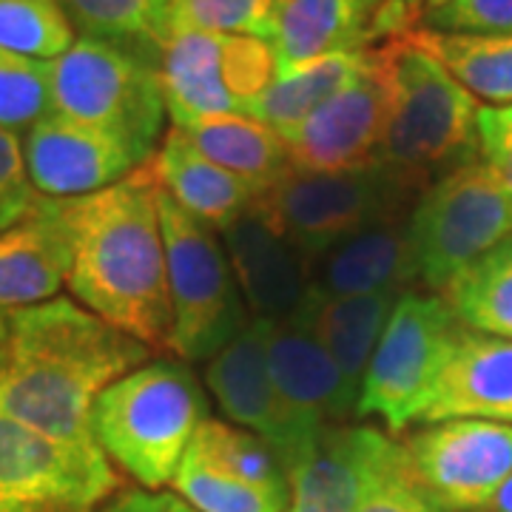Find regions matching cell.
I'll return each mask as SVG.
<instances>
[{"mask_svg": "<svg viewBox=\"0 0 512 512\" xmlns=\"http://www.w3.org/2000/svg\"><path fill=\"white\" fill-rule=\"evenodd\" d=\"M367 69H370V49L336 52V55L311 60L293 72L276 77L251 106L248 117H254L276 131H285V128L302 123L305 117H311L313 111L325 106L330 97L345 92Z\"/></svg>", "mask_w": 512, "mask_h": 512, "instance_id": "cell-28", "label": "cell"}, {"mask_svg": "<svg viewBox=\"0 0 512 512\" xmlns=\"http://www.w3.org/2000/svg\"><path fill=\"white\" fill-rule=\"evenodd\" d=\"M271 322L274 319L262 316L245 322V328L208 362L205 382L222 413L265 441L291 476V470L311 456L328 427L316 430L282 402L268 359Z\"/></svg>", "mask_w": 512, "mask_h": 512, "instance_id": "cell-14", "label": "cell"}, {"mask_svg": "<svg viewBox=\"0 0 512 512\" xmlns=\"http://www.w3.org/2000/svg\"><path fill=\"white\" fill-rule=\"evenodd\" d=\"M419 26L439 32H512V0H450L424 12Z\"/></svg>", "mask_w": 512, "mask_h": 512, "instance_id": "cell-35", "label": "cell"}, {"mask_svg": "<svg viewBox=\"0 0 512 512\" xmlns=\"http://www.w3.org/2000/svg\"><path fill=\"white\" fill-rule=\"evenodd\" d=\"M276 77L336 52L373 49L365 0H271Z\"/></svg>", "mask_w": 512, "mask_h": 512, "instance_id": "cell-23", "label": "cell"}, {"mask_svg": "<svg viewBox=\"0 0 512 512\" xmlns=\"http://www.w3.org/2000/svg\"><path fill=\"white\" fill-rule=\"evenodd\" d=\"M402 37L439 60L444 72L478 103L493 109L512 103V32H439L413 26Z\"/></svg>", "mask_w": 512, "mask_h": 512, "instance_id": "cell-27", "label": "cell"}, {"mask_svg": "<svg viewBox=\"0 0 512 512\" xmlns=\"http://www.w3.org/2000/svg\"><path fill=\"white\" fill-rule=\"evenodd\" d=\"M146 359L148 345L72 299L12 311V342L0 370V416L57 439L94 441L97 396Z\"/></svg>", "mask_w": 512, "mask_h": 512, "instance_id": "cell-1", "label": "cell"}, {"mask_svg": "<svg viewBox=\"0 0 512 512\" xmlns=\"http://www.w3.org/2000/svg\"><path fill=\"white\" fill-rule=\"evenodd\" d=\"M72 271L69 200L37 197L32 211L0 231V308L20 311L55 299Z\"/></svg>", "mask_w": 512, "mask_h": 512, "instance_id": "cell-17", "label": "cell"}, {"mask_svg": "<svg viewBox=\"0 0 512 512\" xmlns=\"http://www.w3.org/2000/svg\"><path fill=\"white\" fill-rule=\"evenodd\" d=\"M370 12V40L384 43L402 37L407 29L419 26L424 0H365Z\"/></svg>", "mask_w": 512, "mask_h": 512, "instance_id": "cell-37", "label": "cell"}, {"mask_svg": "<svg viewBox=\"0 0 512 512\" xmlns=\"http://www.w3.org/2000/svg\"><path fill=\"white\" fill-rule=\"evenodd\" d=\"M97 512H197L174 493H146V490H128L111 498L106 507Z\"/></svg>", "mask_w": 512, "mask_h": 512, "instance_id": "cell-38", "label": "cell"}, {"mask_svg": "<svg viewBox=\"0 0 512 512\" xmlns=\"http://www.w3.org/2000/svg\"><path fill=\"white\" fill-rule=\"evenodd\" d=\"M174 490L197 512H285L291 478L251 430L205 419L185 450Z\"/></svg>", "mask_w": 512, "mask_h": 512, "instance_id": "cell-13", "label": "cell"}, {"mask_svg": "<svg viewBox=\"0 0 512 512\" xmlns=\"http://www.w3.org/2000/svg\"><path fill=\"white\" fill-rule=\"evenodd\" d=\"M464 328L512 339V237L444 293Z\"/></svg>", "mask_w": 512, "mask_h": 512, "instance_id": "cell-30", "label": "cell"}, {"mask_svg": "<svg viewBox=\"0 0 512 512\" xmlns=\"http://www.w3.org/2000/svg\"><path fill=\"white\" fill-rule=\"evenodd\" d=\"M268 359L282 402L305 424L325 430L333 421L353 413L339 367L333 365L328 350L316 342L311 330L302 328L293 316L271 322Z\"/></svg>", "mask_w": 512, "mask_h": 512, "instance_id": "cell-21", "label": "cell"}, {"mask_svg": "<svg viewBox=\"0 0 512 512\" xmlns=\"http://www.w3.org/2000/svg\"><path fill=\"white\" fill-rule=\"evenodd\" d=\"M481 157H484V163L493 168L498 183L504 185V191H507V197L512 202V143L504 148H495L490 154H481Z\"/></svg>", "mask_w": 512, "mask_h": 512, "instance_id": "cell-40", "label": "cell"}, {"mask_svg": "<svg viewBox=\"0 0 512 512\" xmlns=\"http://www.w3.org/2000/svg\"><path fill=\"white\" fill-rule=\"evenodd\" d=\"M168 37L177 32H222L268 40L271 0H165Z\"/></svg>", "mask_w": 512, "mask_h": 512, "instance_id": "cell-32", "label": "cell"}, {"mask_svg": "<svg viewBox=\"0 0 512 512\" xmlns=\"http://www.w3.org/2000/svg\"><path fill=\"white\" fill-rule=\"evenodd\" d=\"M450 419L512 424V339L461 328L419 424Z\"/></svg>", "mask_w": 512, "mask_h": 512, "instance_id": "cell-18", "label": "cell"}, {"mask_svg": "<svg viewBox=\"0 0 512 512\" xmlns=\"http://www.w3.org/2000/svg\"><path fill=\"white\" fill-rule=\"evenodd\" d=\"M23 157L37 194L52 200L97 194L140 165L117 137L55 111L26 131Z\"/></svg>", "mask_w": 512, "mask_h": 512, "instance_id": "cell-16", "label": "cell"}, {"mask_svg": "<svg viewBox=\"0 0 512 512\" xmlns=\"http://www.w3.org/2000/svg\"><path fill=\"white\" fill-rule=\"evenodd\" d=\"M393 439L376 427L330 424L313 453L291 470L285 512H356Z\"/></svg>", "mask_w": 512, "mask_h": 512, "instance_id": "cell-20", "label": "cell"}, {"mask_svg": "<svg viewBox=\"0 0 512 512\" xmlns=\"http://www.w3.org/2000/svg\"><path fill=\"white\" fill-rule=\"evenodd\" d=\"M402 293H367V296H328L311 285L305 302L293 319L311 330L316 342L328 350L333 365L339 367L353 410L359 387L365 379L373 350L379 345L384 325Z\"/></svg>", "mask_w": 512, "mask_h": 512, "instance_id": "cell-22", "label": "cell"}, {"mask_svg": "<svg viewBox=\"0 0 512 512\" xmlns=\"http://www.w3.org/2000/svg\"><path fill=\"white\" fill-rule=\"evenodd\" d=\"M80 37L106 40L160 69V52L168 40L165 0H60Z\"/></svg>", "mask_w": 512, "mask_h": 512, "instance_id": "cell-29", "label": "cell"}, {"mask_svg": "<svg viewBox=\"0 0 512 512\" xmlns=\"http://www.w3.org/2000/svg\"><path fill=\"white\" fill-rule=\"evenodd\" d=\"M356 512H430L416 493V487L410 484L407 458L399 441H393L390 453L379 464Z\"/></svg>", "mask_w": 512, "mask_h": 512, "instance_id": "cell-36", "label": "cell"}, {"mask_svg": "<svg viewBox=\"0 0 512 512\" xmlns=\"http://www.w3.org/2000/svg\"><path fill=\"white\" fill-rule=\"evenodd\" d=\"M322 259V274L313 279V285L328 296L404 293L410 282H416L404 217L359 231Z\"/></svg>", "mask_w": 512, "mask_h": 512, "instance_id": "cell-25", "label": "cell"}, {"mask_svg": "<svg viewBox=\"0 0 512 512\" xmlns=\"http://www.w3.org/2000/svg\"><path fill=\"white\" fill-rule=\"evenodd\" d=\"M490 512H512V476L507 478V481H504V487L498 490Z\"/></svg>", "mask_w": 512, "mask_h": 512, "instance_id": "cell-42", "label": "cell"}, {"mask_svg": "<svg viewBox=\"0 0 512 512\" xmlns=\"http://www.w3.org/2000/svg\"><path fill=\"white\" fill-rule=\"evenodd\" d=\"M461 328L444 296L404 291L367 365L356 413L382 419L390 433L419 424Z\"/></svg>", "mask_w": 512, "mask_h": 512, "instance_id": "cell-8", "label": "cell"}, {"mask_svg": "<svg viewBox=\"0 0 512 512\" xmlns=\"http://www.w3.org/2000/svg\"><path fill=\"white\" fill-rule=\"evenodd\" d=\"M510 237L512 202L484 157L427 185L407 217L416 282L439 296Z\"/></svg>", "mask_w": 512, "mask_h": 512, "instance_id": "cell-6", "label": "cell"}, {"mask_svg": "<svg viewBox=\"0 0 512 512\" xmlns=\"http://www.w3.org/2000/svg\"><path fill=\"white\" fill-rule=\"evenodd\" d=\"M410 197V188L373 165L350 174L291 171L259 194L254 208L313 265L359 231L399 220Z\"/></svg>", "mask_w": 512, "mask_h": 512, "instance_id": "cell-9", "label": "cell"}, {"mask_svg": "<svg viewBox=\"0 0 512 512\" xmlns=\"http://www.w3.org/2000/svg\"><path fill=\"white\" fill-rule=\"evenodd\" d=\"M402 447L410 484L430 512H487L512 476V424H424Z\"/></svg>", "mask_w": 512, "mask_h": 512, "instance_id": "cell-12", "label": "cell"}, {"mask_svg": "<svg viewBox=\"0 0 512 512\" xmlns=\"http://www.w3.org/2000/svg\"><path fill=\"white\" fill-rule=\"evenodd\" d=\"M74 299L148 348H168L171 293L154 163L126 180L69 200Z\"/></svg>", "mask_w": 512, "mask_h": 512, "instance_id": "cell-2", "label": "cell"}, {"mask_svg": "<svg viewBox=\"0 0 512 512\" xmlns=\"http://www.w3.org/2000/svg\"><path fill=\"white\" fill-rule=\"evenodd\" d=\"M370 57L387 103L379 154L387 174L416 194L458 165L481 160V103L444 72L439 60L407 37L384 40L370 49Z\"/></svg>", "mask_w": 512, "mask_h": 512, "instance_id": "cell-3", "label": "cell"}, {"mask_svg": "<svg viewBox=\"0 0 512 512\" xmlns=\"http://www.w3.org/2000/svg\"><path fill=\"white\" fill-rule=\"evenodd\" d=\"M46 114H52L49 63L0 49V126L18 134Z\"/></svg>", "mask_w": 512, "mask_h": 512, "instance_id": "cell-33", "label": "cell"}, {"mask_svg": "<svg viewBox=\"0 0 512 512\" xmlns=\"http://www.w3.org/2000/svg\"><path fill=\"white\" fill-rule=\"evenodd\" d=\"M157 180L191 217H197L214 231H228L248 214L256 202V191L248 188L231 171L208 160L200 148L185 137L183 128L171 126L154 154Z\"/></svg>", "mask_w": 512, "mask_h": 512, "instance_id": "cell-24", "label": "cell"}, {"mask_svg": "<svg viewBox=\"0 0 512 512\" xmlns=\"http://www.w3.org/2000/svg\"><path fill=\"white\" fill-rule=\"evenodd\" d=\"M274 80V46L262 37L177 32L160 52L165 109L177 128L220 114H248Z\"/></svg>", "mask_w": 512, "mask_h": 512, "instance_id": "cell-10", "label": "cell"}, {"mask_svg": "<svg viewBox=\"0 0 512 512\" xmlns=\"http://www.w3.org/2000/svg\"><path fill=\"white\" fill-rule=\"evenodd\" d=\"M444 3H450V0H424V12H430V9H439Z\"/></svg>", "mask_w": 512, "mask_h": 512, "instance_id": "cell-43", "label": "cell"}, {"mask_svg": "<svg viewBox=\"0 0 512 512\" xmlns=\"http://www.w3.org/2000/svg\"><path fill=\"white\" fill-rule=\"evenodd\" d=\"M387 103L373 69H367L345 92L330 97L302 123L279 131L291 168L299 174H350L379 165Z\"/></svg>", "mask_w": 512, "mask_h": 512, "instance_id": "cell-15", "label": "cell"}, {"mask_svg": "<svg viewBox=\"0 0 512 512\" xmlns=\"http://www.w3.org/2000/svg\"><path fill=\"white\" fill-rule=\"evenodd\" d=\"M478 140L481 154H490L495 148H504L512 143V103L510 106H481L478 111Z\"/></svg>", "mask_w": 512, "mask_h": 512, "instance_id": "cell-39", "label": "cell"}, {"mask_svg": "<svg viewBox=\"0 0 512 512\" xmlns=\"http://www.w3.org/2000/svg\"><path fill=\"white\" fill-rule=\"evenodd\" d=\"M77 40L60 0H0V49L32 60H55Z\"/></svg>", "mask_w": 512, "mask_h": 512, "instance_id": "cell-31", "label": "cell"}, {"mask_svg": "<svg viewBox=\"0 0 512 512\" xmlns=\"http://www.w3.org/2000/svg\"><path fill=\"white\" fill-rule=\"evenodd\" d=\"M185 137L208 160L231 171L256 197L291 174V157L279 131L248 114H220L183 126Z\"/></svg>", "mask_w": 512, "mask_h": 512, "instance_id": "cell-26", "label": "cell"}, {"mask_svg": "<svg viewBox=\"0 0 512 512\" xmlns=\"http://www.w3.org/2000/svg\"><path fill=\"white\" fill-rule=\"evenodd\" d=\"M37 197L40 194L29 180L20 137L0 126V231L18 225L32 211Z\"/></svg>", "mask_w": 512, "mask_h": 512, "instance_id": "cell-34", "label": "cell"}, {"mask_svg": "<svg viewBox=\"0 0 512 512\" xmlns=\"http://www.w3.org/2000/svg\"><path fill=\"white\" fill-rule=\"evenodd\" d=\"M171 336L168 348L185 362L214 359L245 328V302L217 231L191 217L160 185Z\"/></svg>", "mask_w": 512, "mask_h": 512, "instance_id": "cell-7", "label": "cell"}, {"mask_svg": "<svg viewBox=\"0 0 512 512\" xmlns=\"http://www.w3.org/2000/svg\"><path fill=\"white\" fill-rule=\"evenodd\" d=\"M205 416V393L183 362H148L106 387L92 407V436L148 490L171 484Z\"/></svg>", "mask_w": 512, "mask_h": 512, "instance_id": "cell-4", "label": "cell"}, {"mask_svg": "<svg viewBox=\"0 0 512 512\" xmlns=\"http://www.w3.org/2000/svg\"><path fill=\"white\" fill-rule=\"evenodd\" d=\"M225 251L245 305L262 319H288L313 285V265L254 205L225 231Z\"/></svg>", "mask_w": 512, "mask_h": 512, "instance_id": "cell-19", "label": "cell"}, {"mask_svg": "<svg viewBox=\"0 0 512 512\" xmlns=\"http://www.w3.org/2000/svg\"><path fill=\"white\" fill-rule=\"evenodd\" d=\"M49 92L55 114L117 137L140 165L154 160L168 114L157 63L77 37L69 52L49 60Z\"/></svg>", "mask_w": 512, "mask_h": 512, "instance_id": "cell-5", "label": "cell"}, {"mask_svg": "<svg viewBox=\"0 0 512 512\" xmlns=\"http://www.w3.org/2000/svg\"><path fill=\"white\" fill-rule=\"evenodd\" d=\"M9 342H12V311L0 308V370L9 356Z\"/></svg>", "mask_w": 512, "mask_h": 512, "instance_id": "cell-41", "label": "cell"}, {"mask_svg": "<svg viewBox=\"0 0 512 512\" xmlns=\"http://www.w3.org/2000/svg\"><path fill=\"white\" fill-rule=\"evenodd\" d=\"M114 484L97 441L57 439L0 416V512H97Z\"/></svg>", "mask_w": 512, "mask_h": 512, "instance_id": "cell-11", "label": "cell"}]
</instances>
